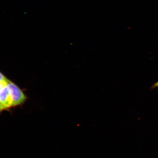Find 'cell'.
<instances>
[{
  "instance_id": "cell-5",
  "label": "cell",
  "mask_w": 158,
  "mask_h": 158,
  "mask_svg": "<svg viewBox=\"0 0 158 158\" xmlns=\"http://www.w3.org/2000/svg\"><path fill=\"white\" fill-rule=\"evenodd\" d=\"M7 82H0V90L6 84Z\"/></svg>"
},
{
  "instance_id": "cell-1",
  "label": "cell",
  "mask_w": 158,
  "mask_h": 158,
  "mask_svg": "<svg viewBox=\"0 0 158 158\" xmlns=\"http://www.w3.org/2000/svg\"><path fill=\"white\" fill-rule=\"evenodd\" d=\"M6 85L10 96L12 107L20 105L24 102L27 97L21 89L9 80L7 81Z\"/></svg>"
},
{
  "instance_id": "cell-6",
  "label": "cell",
  "mask_w": 158,
  "mask_h": 158,
  "mask_svg": "<svg viewBox=\"0 0 158 158\" xmlns=\"http://www.w3.org/2000/svg\"><path fill=\"white\" fill-rule=\"evenodd\" d=\"M4 110V108L3 107V106H2L1 102H0V112L2 111V110Z\"/></svg>"
},
{
  "instance_id": "cell-4",
  "label": "cell",
  "mask_w": 158,
  "mask_h": 158,
  "mask_svg": "<svg viewBox=\"0 0 158 158\" xmlns=\"http://www.w3.org/2000/svg\"><path fill=\"white\" fill-rule=\"evenodd\" d=\"M158 88V81L156 82L152 86L151 89H153L155 88Z\"/></svg>"
},
{
  "instance_id": "cell-3",
  "label": "cell",
  "mask_w": 158,
  "mask_h": 158,
  "mask_svg": "<svg viewBox=\"0 0 158 158\" xmlns=\"http://www.w3.org/2000/svg\"><path fill=\"white\" fill-rule=\"evenodd\" d=\"M9 80L4 75L0 72V82H7Z\"/></svg>"
},
{
  "instance_id": "cell-2",
  "label": "cell",
  "mask_w": 158,
  "mask_h": 158,
  "mask_svg": "<svg viewBox=\"0 0 158 158\" xmlns=\"http://www.w3.org/2000/svg\"><path fill=\"white\" fill-rule=\"evenodd\" d=\"M0 102L4 110L12 107L10 96L6 84L0 90Z\"/></svg>"
}]
</instances>
